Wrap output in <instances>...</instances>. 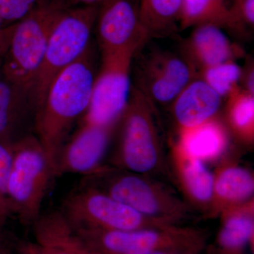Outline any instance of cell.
Listing matches in <instances>:
<instances>
[{"mask_svg": "<svg viewBox=\"0 0 254 254\" xmlns=\"http://www.w3.org/2000/svg\"><path fill=\"white\" fill-rule=\"evenodd\" d=\"M95 78V58L91 46L81 58L57 75L37 114L36 136L55 177L57 162L68 132L89 106Z\"/></svg>", "mask_w": 254, "mask_h": 254, "instance_id": "obj_1", "label": "cell"}, {"mask_svg": "<svg viewBox=\"0 0 254 254\" xmlns=\"http://www.w3.org/2000/svg\"><path fill=\"white\" fill-rule=\"evenodd\" d=\"M66 8L41 1L31 12L12 24L9 46L0 67L5 77L35 93L50 33Z\"/></svg>", "mask_w": 254, "mask_h": 254, "instance_id": "obj_2", "label": "cell"}, {"mask_svg": "<svg viewBox=\"0 0 254 254\" xmlns=\"http://www.w3.org/2000/svg\"><path fill=\"white\" fill-rule=\"evenodd\" d=\"M10 148L7 192L11 213L23 222H34L41 215L54 171L36 136L23 137Z\"/></svg>", "mask_w": 254, "mask_h": 254, "instance_id": "obj_3", "label": "cell"}, {"mask_svg": "<svg viewBox=\"0 0 254 254\" xmlns=\"http://www.w3.org/2000/svg\"><path fill=\"white\" fill-rule=\"evenodd\" d=\"M99 7L81 6L66 8L55 23L35 84L38 113L50 83L57 75L81 58L91 46L90 40Z\"/></svg>", "mask_w": 254, "mask_h": 254, "instance_id": "obj_4", "label": "cell"}, {"mask_svg": "<svg viewBox=\"0 0 254 254\" xmlns=\"http://www.w3.org/2000/svg\"><path fill=\"white\" fill-rule=\"evenodd\" d=\"M147 43L133 57L132 86L153 103H173L198 72L182 52L150 50Z\"/></svg>", "mask_w": 254, "mask_h": 254, "instance_id": "obj_5", "label": "cell"}, {"mask_svg": "<svg viewBox=\"0 0 254 254\" xmlns=\"http://www.w3.org/2000/svg\"><path fill=\"white\" fill-rule=\"evenodd\" d=\"M139 49L129 48L102 52L101 68L95 76L83 122L113 125L126 110L132 88V62Z\"/></svg>", "mask_w": 254, "mask_h": 254, "instance_id": "obj_6", "label": "cell"}, {"mask_svg": "<svg viewBox=\"0 0 254 254\" xmlns=\"http://www.w3.org/2000/svg\"><path fill=\"white\" fill-rule=\"evenodd\" d=\"M60 210L76 230H134L142 224L134 209L88 189L70 193Z\"/></svg>", "mask_w": 254, "mask_h": 254, "instance_id": "obj_7", "label": "cell"}, {"mask_svg": "<svg viewBox=\"0 0 254 254\" xmlns=\"http://www.w3.org/2000/svg\"><path fill=\"white\" fill-rule=\"evenodd\" d=\"M78 235L100 254H150L170 252L189 254L193 237L156 230H76Z\"/></svg>", "mask_w": 254, "mask_h": 254, "instance_id": "obj_8", "label": "cell"}, {"mask_svg": "<svg viewBox=\"0 0 254 254\" xmlns=\"http://www.w3.org/2000/svg\"><path fill=\"white\" fill-rule=\"evenodd\" d=\"M95 26L102 52L141 48L150 41L133 0H106L100 6Z\"/></svg>", "mask_w": 254, "mask_h": 254, "instance_id": "obj_9", "label": "cell"}, {"mask_svg": "<svg viewBox=\"0 0 254 254\" xmlns=\"http://www.w3.org/2000/svg\"><path fill=\"white\" fill-rule=\"evenodd\" d=\"M153 103L132 86L127 105V117L124 138V159L128 168L144 173L156 163L154 131L150 110Z\"/></svg>", "mask_w": 254, "mask_h": 254, "instance_id": "obj_10", "label": "cell"}, {"mask_svg": "<svg viewBox=\"0 0 254 254\" xmlns=\"http://www.w3.org/2000/svg\"><path fill=\"white\" fill-rule=\"evenodd\" d=\"M37 113L34 91L16 84L0 71V143L11 148L29 135L28 122L35 127Z\"/></svg>", "mask_w": 254, "mask_h": 254, "instance_id": "obj_11", "label": "cell"}, {"mask_svg": "<svg viewBox=\"0 0 254 254\" xmlns=\"http://www.w3.org/2000/svg\"><path fill=\"white\" fill-rule=\"evenodd\" d=\"M111 127L83 122L76 134L60 150L56 177L64 173H88L93 170L106 150Z\"/></svg>", "mask_w": 254, "mask_h": 254, "instance_id": "obj_12", "label": "cell"}, {"mask_svg": "<svg viewBox=\"0 0 254 254\" xmlns=\"http://www.w3.org/2000/svg\"><path fill=\"white\" fill-rule=\"evenodd\" d=\"M181 52L194 66L198 75L205 68L235 61L243 53L229 38L225 30L210 23L193 27L182 45Z\"/></svg>", "mask_w": 254, "mask_h": 254, "instance_id": "obj_13", "label": "cell"}, {"mask_svg": "<svg viewBox=\"0 0 254 254\" xmlns=\"http://www.w3.org/2000/svg\"><path fill=\"white\" fill-rule=\"evenodd\" d=\"M241 0H182L180 30L210 23L225 31L245 34L247 28L240 9Z\"/></svg>", "mask_w": 254, "mask_h": 254, "instance_id": "obj_14", "label": "cell"}, {"mask_svg": "<svg viewBox=\"0 0 254 254\" xmlns=\"http://www.w3.org/2000/svg\"><path fill=\"white\" fill-rule=\"evenodd\" d=\"M221 101V97L197 76L173 102L174 113L184 128H192L209 121L218 112Z\"/></svg>", "mask_w": 254, "mask_h": 254, "instance_id": "obj_15", "label": "cell"}, {"mask_svg": "<svg viewBox=\"0 0 254 254\" xmlns=\"http://www.w3.org/2000/svg\"><path fill=\"white\" fill-rule=\"evenodd\" d=\"M137 6L150 40L166 38L180 29L182 0H138Z\"/></svg>", "mask_w": 254, "mask_h": 254, "instance_id": "obj_16", "label": "cell"}, {"mask_svg": "<svg viewBox=\"0 0 254 254\" xmlns=\"http://www.w3.org/2000/svg\"><path fill=\"white\" fill-rule=\"evenodd\" d=\"M225 136L221 127L216 123H206L185 128L182 146L190 158L208 159L217 156L223 149Z\"/></svg>", "mask_w": 254, "mask_h": 254, "instance_id": "obj_17", "label": "cell"}, {"mask_svg": "<svg viewBox=\"0 0 254 254\" xmlns=\"http://www.w3.org/2000/svg\"><path fill=\"white\" fill-rule=\"evenodd\" d=\"M110 196L140 213L154 214L158 203L150 187L141 179L125 177L112 185Z\"/></svg>", "mask_w": 254, "mask_h": 254, "instance_id": "obj_18", "label": "cell"}, {"mask_svg": "<svg viewBox=\"0 0 254 254\" xmlns=\"http://www.w3.org/2000/svg\"><path fill=\"white\" fill-rule=\"evenodd\" d=\"M244 71L236 62L220 64L205 68L198 73L221 98H228L232 93L240 88Z\"/></svg>", "mask_w": 254, "mask_h": 254, "instance_id": "obj_19", "label": "cell"}, {"mask_svg": "<svg viewBox=\"0 0 254 254\" xmlns=\"http://www.w3.org/2000/svg\"><path fill=\"white\" fill-rule=\"evenodd\" d=\"M254 234V222L245 217L229 220L222 228L219 243L226 254H238L251 240Z\"/></svg>", "mask_w": 254, "mask_h": 254, "instance_id": "obj_20", "label": "cell"}, {"mask_svg": "<svg viewBox=\"0 0 254 254\" xmlns=\"http://www.w3.org/2000/svg\"><path fill=\"white\" fill-rule=\"evenodd\" d=\"M254 189V180L250 174L240 168L224 172L216 184L218 194L227 199L247 198L253 193Z\"/></svg>", "mask_w": 254, "mask_h": 254, "instance_id": "obj_21", "label": "cell"}, {"mask_svg": "<svg viewBox=\"0 0 254 254\" xmlns=\"http://www.w3.org/2000/svg\"><path fill=\"white\" fill-rule=\"evenodd\" d=\"M231 108V118L239 129L246 130L253 126L254 118V95L239 88L228 97Z\"/></svg>", "mask_w": 254, "mask_h": 254, "instance_id": "obj_22", "label": "cell"}, {"mask_svg": "<svg viewBox=\"0 0 254 254\" xmlns=\"http://www.w3.org/2000/svg\"><path fill=\"white\" fill-rule=\"evenodd\" d=\"M185 179L190 192L195 198L206 200L211 197L213 179L199 160L190 162L185 169Z\"/></svg>", "mask_w": 254, "mask_h": 254, "instance_id": "obj_23", "label": "cell"}, {"mask_svg": "<svg viewBox=\"0 0 254 254\" xmlns=\"http://www.w3.org/2000/svg\"><path fill=\"white\" fill-rule=\"evenodd\" d=\"M11 159V148L0 143V222L12 214L7 192Z\"/></svg>", "mask_w": 254, "mask_h": 254, "instance_id": "obj_24", "label": "cell"}, {"mask_svg": "<svg viewBox=\"0 0 254 254\" xmlns=\"http://www.w3.org/2000/svg\"><path fill=\"white\" fill-rule=\"evenodd\" d=\"M41 0H0V16L4 26L18 22L31 12Z\"/></svg>", "mask_w": 254, "mask_h": 254, "instance_id": "obj_25", "label": "cell"}, {"mask_svg": "<svg viewBox=\"0 0 254 254\" xmlns=\"http://www.w3.org/2000/svg\"><path fill=\"white\" fill-rule=\"evenodd\" d=\"M241 14L246 26H254V0H241Z\"/></svg>", "mask_w": 254, "mask_h": 254, "instance_id": "obj_26", "label": "cell"}, {"mask_svg": "<svg viewBox=\"0 0 254 254\" xmlns=\"http://www.w3.org/2000/svg\"><path fill=\"white\" fill-rule=\"evenodd\" d=\"M13 25L4 26L0 29V60H3L9 46Z\"/></svg>", "mask_w": 254, "mask_h": 254, "instance_id": "obj_27", "label": "cell"}, {"mask_svg": "<svg viewBox=\"0 0 254 254\" xmlns=\"http://www.w3.org/2000/svg\"><path fill=\"white\" fill-rule=\"evenodd\" d=\"M106 0H68L67 7L81 6H97L104 3Z\"/></svg>", "mask_w": 254, "mask_h": 254, "instance_id": "obj_28", "label": "cell"}, {"mask_svg": "<svg viewBox=\"0 0 254 254\" xmlns=\"http://www.w3.org/2000/svg\"><path fill=\"white\" fill-rule=\"evenodd\" d=\"M81 254H100L96 252L95 250H93L92 247H90L86 242H84V245H83V249H82Z\"/></svg>", "mask_w": 254, "mask_h": 254, "instance_id": "obj_29", "label": "cell"}, {"mask_svg": "<svg viewBox=\"0 0 254 254\" xmlns=\"http://www.w3.org/2000/svg\"><path fill=\"white\" fill-rule=\"evenodd\" d=\"M43 2L50 3V4H55L60 5V6L67 7L68 0H41Z\"/></svg>", "mask_w": 254, "mask_h": 254, "instance_id": "obj_30", "label": "cell"}, {"mask_svg": "<svg viewBox=\"0 0 254 254\" xmlns=\"http://www.w3.org/2000/svg\"><path fill=\"white\" fill-rule=\"evenodd\" d=\"M150 254H180L175 253V252H154V253Z\"/></svg>", "mask_w": 254, "mask_h": 254, "instance_id": "obj_31", "label": "cell"}, {"mask_svg": "<svg viewBox=\"0 0 254 254\" xmlns=\"http://www.w3.org/2000/svg\"><path fill=\"white\" fill-rule=\"evenodd\" d=\"M28 254H43L42 253V252L41 250H38V251H33V252H30V253H28Z\"/></svg>", "mask_w": 254, "mask_h": 254, "instance_id": "obj_32", "label": "cell"}, {"mask_svg": "<svg viewBox=\"0 0 254 254\" xmlns=\"http://www.w3.org/2000/svg\"><path fill=\"white\" fill-rule=\"evenodd\" d=\"M4 27V24H3L2 20H1V16H0V29Z\"/></svg>", "mask_w": 254, "mask_h": 254, "instance_id": "obj_33", "label": "cell"}]
</instances>
